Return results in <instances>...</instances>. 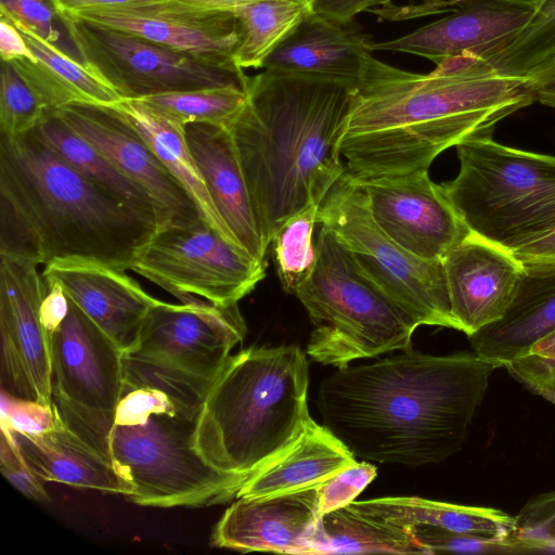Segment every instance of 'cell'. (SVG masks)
Instances as JSON below:
<instances>
[{
    "mask_svg": "<svg viewBox=\"0 0 555 555\" xmlns=\"http://www.w3.org/2000/svg\"><path fill=\"white\" fill-rule=\"evenodd\" d=\"M515 518L518 548L555 551V490L530 499Z\"/></svg>",
    "mask_w": 555,
    "mask_h": 555,
    "instance_id": "74e56055",
    "label": "cell"
},
{
    "mask_svg": "<svg viewBox=\"0 0 555 555\" xmlns=\"http://www.w3.org/2000/svg\"><path fill=\"white\" fill-rule=\"evenodd\" d=\"M241 30L233 55L237 68H263L268 56L311 14V4L298 0H253L225 9Z\"/></svg>",
    "mask_w": 555,
    "mask_h": 555,
    "instance_id": "1f68e13d",
    "label": "cell"
},
{
    "mask_svg": "<svg viewBox=\"0 0 555 555\" xmlns=\"http://www.w3.org/2000/svg\"><path fill=\"white\" fill-rule=\"evenodd\" d=\"M11 429L24 457L41 480L118 493L126 499L132 494V487L117 472L111 457L72 431L56 414L54 423L47 428Z\"/></svg>",
    "mask_w": 555,
    "mask_h": 555,
    "instance_id": "d4e9b609",
    "label": "cell"
},
{
    "mask_svg": "<svg viewBox=\"0 0 555 555\" xmlns=\"http://www.w3.org/2000/svg\"><path fill=\"white\" fill-rule=\"evenodd\" d=\"M496 367L475 351L411 348L325 378L317 405L326 426L367 462L417 467L460 451Z\"/></svg>",
    "mask_w": 555,
    "mask_h": 555,
    "instance_id": "7a4b0ae2",
    "label": "cell"
},
{
    "mask_svg": "<svg viewBox=\"0 0 555 555\" xmlns=\"http://www.w3.org/2000/svg\"><path fill=\"white\" fill-rule=\"evenodd\" d=\"M14 25L37 61L16 59L9 63L37 91L49 111L77 102L112 106L122 100L111 85L81 61L74 60L59 46L29 29Z\"/></svg>",
    "mask_w": 555,
    "mask_h": 555,
    "instance_id": "83f0119b",
    "label": "cell"
},
{
    "mask_svg": "<svg viewBox=\"0 0 555 555\" xmlns=\"http://www.w3.org/2000/svg\"><path fill=\"white\" fill-rule=\"evenodd\" d=\"M80 61L122 99L205 88L243 86L234 72L124 30L75 16H59Z\"/></svg>",
    "mask_w": 555,
    "mask_h": 555,
    "instance_id": "8fae6325",
    "label": "cell"
},
{
    "mask_svg": "<svg viewBox=\"0 0 555 555\" xmlns=\"http://www.w3.org/2000/svg\"><path fill=\"white\" fill-rule=\"evenodd\" d=\"M49 108L37 91L12 66L1 61L0 135L15 138L33 131Z\"/></svg>",
    "mask_w": 555,
    "mask_h": 555,
    "instance_id": "8d00e7d4",
    "label": "cell"
},
{
    "mask_svg": "<svg viewBox=\"0 0 555 555\" xmlns=\"http://www.w3.org/2000/svg\"><path fill=\"white\" fill-rule=\"evenodd\" d=\"M531 392L544 398L545 400L550 401L551 403L555 404V390H550L545 388H530Z\"/></svg>",
    "mask_w": 555,
    "mask_h": 555,
    "instance_id": "816d5d0a",
    "label": "cell"
},
{
    "mask_svg": "<svg viewBox=\"0 0 555 555\" xmlns=\"http://www.w3.org/2000/svg\"><path fill=\"white\" fill-rule=\"evenodd\" d=\"M42 276L61 284L67 297L122 351L134 349L144 320L159 299L122 270L82 260H57Z\"/></svg>",
    "mask_w": 555,
    "mask_h": 555,
    "instance_id": "44dd1931",
    "label": "cell"
},
{
    "mask_svg": "<svg viewBox=\"0 0 555 555\" xmlns=\"http://www.w3.org/2000/svg\"><path fill=\"white\" fill-rule=\"evenodd\" d=\"M356 179L376 224L422 259L442 260L470 232L428 170Z\"/></svg>",
    "mask_w": 555,
    "mask_h": 555,
    "instance_id": "2e32d148",
    "label": "cell"
},
{
    "mask_svg": "<svg viewBox=\"0 0 555 555\" xmlns=\"http://www.w3.org/2000/svg\"><path fill=\"white\" fill-rule=\"evenodd\" d=\"M0 55L1 61L7 62L16 59L37 61L17 27L3 16L0 20Z\"/></svg>",
    "mask_w": 555,
    "mask_h": 555,
    "instance_id": "f6af8a7d",
    "label": "cell"
},
{
    "mask_svg": "<svg viewBox=\"0 0 555 555\" xmlns=\"http://www.w3.org/2000/svg\"><path fill=\"white\" fill-rule=\"evenodd\" d=\"M321 485L264 496H240L220 517L211 544L242 553L314 555L322 518Z\"/></svg>",
    "mask_w": 555,
    "mask_h": 555,
    "instance_id": "ac0fdd59",
    "label": "cell"
},
{
    "mask_svg": "<svg viewBox=\"0 0 555 555\" xmlns=\"http://www.w3.org/2000/svg\"><path fill=\"white\" fill-rule=\"evenodd\" d=\"M0 13L51 43L60 40L54 24L59 16L49 0H0Z\"/></svg>",
    "mask_w": 555,
    "mask_h": 555,
    "instance_id": "60d3db41",
    "label": "cell"
},
{
    "mask_svg": "<svg viewBox=\"0 0 555 555\" xmlns=\"http://www.w3.org/2000/svg\"><path fill=\"white\" fill-rule=\"evenodd\" d=\"M451 312L469 336L501 319L517 292L524 266L514 254L472 232L442 259Z\"/></svg>",
    "mask_w": 555,
    "mask_h": 555,
    "instance_id": "d6986e66",
    "label": "cell"
},
{
    "mask_svg": "<svg viewBox=\"0 0 555 555\" xmlns=\"http://www.w3.org/2000/svg\"><path fill=\"white\" fill-rule=\"evenodd\" d=\"M555 351V332L545 336L530 351V353L548 354Z\"/></svg>",
    "mask_w": 555,
    "mask_h": 555,
    "instance_id": "f907efd6",
    "label": "cell"
},
{
    "mask_svg": "<svg viewBox=\"0 0 555 555\" xmlns=\"http://www.w3.org/2000/svg\"><path fill=\"white\" fill-rule=\"evenodd\" d=\"M53 112L150 195L157 230L203 219L189 193L115 105L77 102Z\"/></svg>",
    "mask_w": 555,
    "mask_h": 555,
    "instance_id": "5bb4252c",
    "label": "cell"
},
{
    "mask_svg": "<svg viewBox=\"0 0 555 555\" xmlns=\"http://www.w3.org/2000/svg\"><path fill=\"white\" fill-rule=\"evenodd\" d=\"M512 253L520 261L555 260V228L521 244Z\"/></svg>",
    "mask_w": 555,
    "mask_h": 555,
    "instance_id": "bcb514c9",
    "label": "cell"
},
{
    "mask_svg": "<svg viewBox=\"0 0 555 555\" xmlns=\"http://www.w3.org/2000/svg\"><path fill=\"white\" fill-rule=\"evenodd\" d=\"M533 102L528 77L500 74L474 53L448 57L428 74L372 53L352 92L340 155L356 178L428 170L444 150L491 135Z\"/></svg>",
    "mask_w": 555,
    "mask_h": 555,
    "instance_id": "6da1fadb",
    "label": "cell"
},
{
    "mask_svg": "<svg viewBox=\"0 0 555 555\" xmlns=\"http://www.w3.org/2000/svg\"><path fill=\"white\" fill-rule=\"evenodd\" d=\"M246 330L237 305L219 306L201 298L181 304L158 300L130 352L215 379Z\"/></svg>",
    "mask_w": 555,
    "mask_h": 555,
    "instance_id": "9a60e30c",
    "label": "cell"
},
{
    "mask_svg": "<svg viewBox=\"0 0 555 555\" xmlns=\"http://www.w3.org/2000/svg\"><path fill=\"white\" fill-rule=\"evenodd\" d=\"M46 293L38 264L0 255L2 392L53 411L49 336L40 319Z\"/></svg>",
    "mask_w": 555,
    "mask_h": 555,
    "instance_id": "4fadbf2b",
    "label": "cell"
},
{
    "mask_svg": "<svg viewBox=\"0 0 555 555\" xmlns=\"http://www.w3.org/2000/svg\"><path fill=\"white\" fill-rule=\"evenodd\" d=\"M186 3L191 4H198L204 7H210V8H220V9H228L230 7L253 1V0H181ZM304 2L312 3V0H298Z\"/></svg>",
    "mask_w": 555,
    "mask_h": 555,
    "instance_id": "681fc988",
    "label": "cell"
},
{
    "mask_svg": "<svg viewBox=\"0 0 555 555\" xmlns=\"http://www.w3.org/2000/svg\"><path fill=\"white\" fill-rule=\"evenodd\" d=\"M376 466L367 461H358L321 485L320 512L325 515L345 507L374 480Z\"/></svg>",
    "mask_w": 555,
    "mask_h": 555,
    "instance_id": "ab89813d",
    "label": "cell"
},
{
    "mask_svg": "<svg viewBox=\"0 0 555 555\" xmlns=\"http://www.w3.org/2000/svg\"><path fill=\"white\" fill-rule=\"evenodd\" d=\"M0 467L5 479L30 500L46 503L50 496L41 479L24 457L13 430L1 423Z\"/></svg>",
    "mask_w": 555,
    "mask_h": 555,
    "instance_id": "f35d334b",
    "label": "cell"
},
{
    "mask_svg": "<svg viewBox=\"0 0 555 555\" xmlns=\"http://www.w3.org/2000/svg\"><path fill=\"white\" fill-rule=\"evenodd\" d=\"M63 16L131 33L217 66L243 70L233 61L241 38L240 24L225 9L164 0Z\"/></svg>",
    "mask_w": 555,
    "mask_h": 555,
    "instance_id": "e0dca14e",
    "label": "cell"
},
{
    "mask_svg": "<svg viewBox=\"0 0 555 555\" xmlns=\"http://www.w3.org/2000/svg\"><path fill=\"white\" fill-rule=\"evenodd\" d=\"M68 300L65 319L48 333L53 411L111 457L108 437L124 389L122 351Z\"/></svg>",
    "mask_w": 555,
    "mask_h": 555,
    "instance_id": "30bf717a",
    "label": "cell"
},
{
    "mask_svg": "<svg viewBox=\"0 0 555 555\" xmlns=\"http://www.w3.org/2000/svg\"><path fill=\"white\" fill-rule=\"evenodd\" d=\"M521 262L524 273L504 315L467 336L473 351L496 369L529 354L555 332V260Z\"/></svg>",
    "mask_w": 555,
    "mask_h": 555,
    "instance_id": "603a6c76",
    "label": "cell"
},
{
    "mask_svg": "<svg viewBox=\"0 0 555 555\" xmlns=\"http://www.w3.org/2000/svg\"><path fill=\"white\" fill-rule=\"evenodd\" d=\"M505 369L527 389L555 390V351L548 354L529 353L512 361Z\"/></svg>",
    "mask_w": 555,
    "mask_h": 555,
    "instance_id": "7bdbcfd3",
    "label": "cell"
},
{
    "mask_svg": "<svg viewBox=\"0 0 555 555\" xmlns=\"http://www.w3.org/2000/svg\"><path fill=\"white\" fill-rule=\"evenodd\" d=\"M516 1L530 3V4H532V5H534V7H535V4H537L540 0H516Z\"/></svg>",
    "mask_w": 555,
    "mask_h": 555,
    "instance_id": "f5cc1de1",
    "label": "cell"
},
{
    "mask_svg": "<svg viewBox=\"0 0 555 555\" xmlns=\"http://www.w3.org/2000/svg\"><path fill=\"white\" fill-rule=\"evenodd\" d=\"M357 462L339 438L310 417L289 448L247 480L236 498L264 496L313 487Z\"/></svg>",
    "mask_w": 555,
    "mask_h": 555,
    "instance_id": "484cf974",
    "label": "cell"
},
{
    "mask_svg": "<svg viewBox=\"0 0 555 555\" xmlns=\"http://www.w3.org/2000/svg\"><path fill=\"white\" fill-rule=\"evenodd\" d=\"M247 93L241 85L169 92L139 99L182 126L202 122L229 127L243 109Z\"/></svg>",
    "mask_w": 555,
    "mask_h": 555,
    "instance_id": "836d02e7",
    "label": "cell"
},
{
    "mask_svg": "<svg viewBox=\"0 0 555 555\" xmlns=\"http://www.w3.org/2000/svg\"><path fill=\"white\" fill-rule=\"evenodd\" d=\"M308 387L309 364L295 345L230 356L197 417L195 449L244 486L301 434L311 417Z\"/></svg>",
    "mask_w": 555,
    "mask_h": 555,
    "instance_id": "5b68a950",
    "label": "cell"
},
{
    "mask_svg": "<svg viewBox=\"0 0 555 555\" xmlns=\"http://www.w3.org/2000/svg\"><path fill=\"white\" fill-rule=\"evenodd\" d=\"M319 206L310 205L289 218L272 240L276 271L286 293L294 294L311 272L317 259L312 234Z\"/></svg>",
    "mask_w": 555,
    "mask_h": 555,
    "instance_id": "d590c367",
    "label": "cell"
},
{
    "mask_svg": "<svg viewBox=\"0 0 555 555\" xmlns=\"http://www.w3.org/2000/svg\"><path fill=\"white\" fill-rule=\"evenodd\" d=\"M243 86L246 103L228 129L271 244L346 171L340 143L354 88L266 69L246 75Z\"/></svg>",
    "mask_w": 555,
    "mask_h": 555,
    "instance_id": "3957f363",
    "label": "cell"
},
{
    "mask_svg": "<svg viewBox=\"0 0 555 555\" xmlns=\"http://www.w3.org/2000/svg\"><path fill=\"white\" fill-rule=\"evenodd\" d=\"M351 26L310 14L268 56L262 69L356 88L373 52L370 41Z\"/></svg>",
    "mask_w": 555,
    "mask_h": 555,
    "instance_id": "cb8c5ba5",
    "label": "cell"
},
{
    "mask_svg": "<svg viewBox=\"0 0 555 555\" xmlns=\"http://www.w3.org/2000/svg\"><path fill=\"white\" fill-rule=\"evenodd\" d=\"M392 0H312L311 14L337 25L352 24L354 17L374 7H387ZM439 0H426L436 2Z\"/></svg>",
    "mask_w": 555,
    "mask_h": 555,
    "instance_id": "ee69618b",
    "label": "cell"
},
{
    "mask_svg": "<svg viewBox=\"0 0 555 555\" xmlns=\"http://www.w3.org/2000/svg\"><path fill=\"white\" fill-rule=\"evenodd\" d=\"M354 511L404 527H430L518 548L516 518L490 507L466 506L417 496H387L349 504Z\"/></svg>",
    "mask_w": 555,
    "mask_h": 555,
    "instance_id": "4316f807",
    "label": "cell"
},
{
    "mask_svg": "<svg viewBox=\"0 0 555 555\" xmlns=\"http://www.w3.org/2000/svg\"><path fill=\"white\" fill-rule=\"evenodd\" d=\"M416 541L428 554L442 552H498L512 550L508 545L482 538L438 528L413 527Z\"/></svg>",
    "mask_w": 555,
    "mask_h": 555,
    "instance_id": "b9f144b4",
    "label": "cell"
},
{
    "mask_svg": "<svg viewBox=\"0 0 555 555\" xmlns=\"http://www.w3.org/2000/svg\"><path fill=\"white\" fill-rule=\"evenodd\" d=\"M317 223L333 233L418 326L457 330L442 260L422 259L384 233L371 215L364 190L347 169L320 204Z\"/></svg>",
    "mask_w": 555,
    "mask_h": 555,
    "instance_id": "9c48e42d",
    "label": "cell"
},
{
    "mask_svg": "<svg viewBox=\"0 0 555 555\" xmlns=\"http://www.w3.org/2000/svg\"><path fill=\"white\" fill-rule=\"evenodd\" d=\"M534 5L516 0H464L442 18L369 49L412 54L431 61L463 54L482 55L507 40L530 20Z\"/></svg>",
    "mask_w": 555,
    "mask_h": 555,
    "instance_id": "ffe728a7",
    "label": "cell"
},
{
    "mask_svg": "<svg viewBox=\"0 0 555 555\" xmlns=\"http://www.w3.org/2000/svg\"><path fill=\"white\" fill-rule=\"evenodd\" d=\"M57 16L72 15L82 11L118 8L135 3L164 0H49Z\"/></svg>",
    "mask_w": 555,
    "mask_h": 555,
    "instance_id": "7dc6e473",
    "label": "cell"
},
{
    "mask_svg": "<svg viewBox=\"0 0 555 555\" xmlns=\"http://www.w3.org/2000/svg\"><path fill=\"white\" fill-rule=\"evenodd\" d=\"M460 170L441 183L467 229L511 251L555 228V156L491 135L456 145Z\"/></svg>",
    "mask_w": 555,
    "mask_h": 555,
    "instance_id": "ba28073f",
    "label": "cell"
},
{
    "mask_svg": "<svg viewBox=\"0 0 555 555\" xmlns=\"http://www.w3.org/2000/svg\"><path fill=\"white\" fill-rule=\"evenodd\" d=\"M54 153L121 202L156 220L150 195L50 111L33 130ZM157 223V222H156Z\"/></svg>",
    "mask_w": 555,
    "mask_h": 555,
    "instance_id": "4dcf8cb0",
    "label": "cell"
},
{
    "mask_svg": "<svg viewBox=\"0 0 555 555\" xmlns=\"http://www.w3.org/2000/svg\"><path fill=\"white\" fill-rule=\"evenodd\" d=\"M115 106L143 135L156 155L189 193L203 219L232 243L188 146L184 126L151 109L138 100L122 99Z\"/></svg>",
    "mask_w": 555,
    "mask_h": 555,
    "instance_id": "f1b7e54d",
    "label": "cell"
},
{
    "mask_svg": "<svg viewBox=\"0 0 555 555\" xmlns=\"http://www.w3.org/2000/svg\"><path fill=\"white\" fill-rule=\"evenodd\" d=\"M197 417L157 390L124 387L108 451L133 489L128 501L199 507L236 499L242 483L212 467L195 449Z\"/></svg>",
    "mask_w": 555,
    "mask_h": 555,
    "instance_id": "8992f818",
    "label": "cell"
},
{
    "mask_svg": "<svg viewBox=\"0 0 555 555\" xmlns=\"http://www.w3.org/2000/svg\"><path fill=\"white\" fill-rule=\"evenodd\" d=\"M156 231L154 218L78 172L34 131L0 135V255L126 271Z\"/></svg>",
    "mask_w": 555,
    "mask_h": 555,
    "instance_id": "277c9868",
    "label": "cell"
},
{
    "mask_svg": "<svg viewBox=\"0 0 555 555\" xmlns=\"http://www.w3.org/2000/svg\"><path fill=\"white\" fill-rule=\"evenodd\" d=\"M315 246L314 266L294 293L314 325L307 354L339 369L357 359L411 348L418 325L323 225Z\"/></svg>",
    "mask_w": 555,
    "mask_h": 555,
    "instance_id": "52a82bcc",
    "label": "cell"
},
{
    "mask_svg": "<svg viewBox=\"0 0 555 555\" xmlns=\"http://www.w3.org/2000/svg\"><path fill=\"white\" fill-rule=\"evenodd\" d=\"M122 365L124 387L157 390L180 409L198 415L215 380L130 351L122 352Z\"/></svg>",
    "mask_w": 555,
    "mask_h": 555,
    "instance_id": "e575fe53",
    "label": "cell"
},
{
    "mask_svg": "<svg viewBox=\"0 0 555 555\" xmlns=\"http://www.w3.org/2000/svg\"><path fill=\"white\" fill-rule=\"evenodd\" d=\"M481 56L498 73L528 77L555 61V0H540L528 23Z\"/></svg>",
    "mask_w": 555,
    "mask_h": 555,
    "instance_id": "d6a6232c",
    "label": "cell"
},
{
    "mask_svg": "<svg viewBox=\"0 0 555 555\" xmlns=\"http://www.w3.org/2000/svg\"><path fill=\"white\" fill-rule=\"evenodd\" d=\"M184 134L232 243L257 260L266 261L270 244L229 129L219 125L194 122L184 126Z\"/></svg>",
    "mask_w": 555,
    "mask_h": 555,
    "instance_id": "7402d4cb",
    "label": "cell"
},
{
    "mask_svg": "<svg viewBox=\"0 0 555 555\" xmlns=\"http://www.w3.org/2000/svg\"><path fill=\"white\" fill-rule=\"evenodd\" d=\"M535 102L555 108V61L528 76Z\"/></svg>",
    "mask_w": 555,
    "mask_h": 555,
    "instance_id": "c3c4849f",
    "label": "cell"
},
{
    "mask_svg": "<svg viewBox=\"0 0 555 555\" xmlns=\"http://www.w3.org/2000/svg\"><path fill=\"white\" fill-rule=\"evenodd\" d=\"M130 270L189 301L237 305L266 276L260 261L225 240L205 220L158 229Z\"/></svg>",
    "mask_w": 555,
    "mask_h": 555,
    "instance_id": "7c38bea8",
    "label": "cell"
},
{
    "mask_svg": "<svg viewBox=\"0 0 555 555\" xmlns=\"http://www.w3.org/2000/svg\"><path fill=\"white\" fill-rule=\"evenodd\" d=\"M428 554L413 528L354 511L349 505L322 516L314 554Z\"/></svg>",
    "mask_w": 555,
    "mask_h": 555,
    "instance_id": "f546056e",
    "label": "cell"
}]
</instances>
